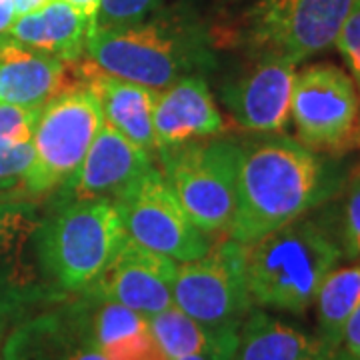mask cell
<instances>
[{"mask_svg":"<svg viewBox=\"0 0 360 360\" xmlns=\"http://www.w3.org/2000/svg\"><path fill=\"white\" fill-rule=\"evenodd\" d=\"M240 144L236 206L229 238L250 245L333 200L347 174L330 156L284 134Z\"/></svg>","mask_w":360,"mask_h":360,"instance_id":"6da1fadb","label":"cell"},{"mask_svg":"<svg viewBox=\"0 0 360 360\" xmlns=\"http://www.w3.org/2000/svg\"><path fill=\"white\" fill-rule=\"evenodd\" d=\"M84 58L110 77L153 90L168 89L182 78L202 77L214 65L206 26L180 4L160 6L132 26L94 32Z\"/></svg>","mask_w":360,"mask_h":360,"instance_id":"7a4b0ae2","label":"cell"},{"mask_svg":"<svg viewBox=\"0 0 360 360\" xmlns=\"http://www.w3.org/2000/svg\"><path fill=\"white\" fill-rule=\"evenodd\" d=\"M330 217L302 214L245 245V276L255 307L300 314L342 260Z\"/></svg>","mask_w":360,"mask_h":360,"instance_id":"3957f363","label":"cell"},{"mask_svg":"<svg viewBox=\"0 0 360 360\" xmlns=\"http://www.w3.org/2000/svg\"><path fill=\"white\" fill-rule=\"evenodd\" d=\"M127 236L110 198L52 200L39 229V257L58 295H82L98 281Z\"/></svg>","mask_w":360,"mask_h":360,"instance_id":"277c9868","label":"cell"},{"mask_svg":"<svg viewBox=\"0 0 360 360\" xmlns=\"http://www.w3.org/2000/svg\"><path fill=\"white\" fill-rule=\"evenodd\" d=\"M162 176L194 224L210 236L231 232L236 206L240 144L202 139L156 153Z\"/></svg>","mask_w":360,"mask_h":360,"instance_id":"5b68a950","label":"cell"},{"mask_svg":"<svg viewBox=\"0 0 360 360\" xmlns=\"http://www.w3.org/2000/svg\"><path fill=\"white\" fill-rule=\"evenodd\" d=\"M354 0H255L234 34L250 58L300 65L330 49Z\"/></svg>","mask_w":360,"mask_h":360,"instance_id":"8992f818","label":"cell"},{"mask_svg":"<svg viewBox=\"0 0 360 360\" xmlns=\"http://www.w3.org/2000/svg\"><path fill=\"white\" fill-rule=\"evenodd\" d=\"M103 124L94 94L77 80L40 110L32 134L34 160L26 174L30 200L51 196L77 174Z\"/></svg>","mask_w":360,"mask_h":360,"instance_id":"52a82bcc","label":"cell"},{"mask_svg":"<svg viewBox=\"0 0 360 360\" xmlns=\"http://www.w3.org/2000/svg\"><path fill=\"white\" fill-rule=\"evenodd\" d=\"M290 116L296 141L319 155H342L356 146L360 94L356 82L333 63H314L296 72Z\"/></svg>","mask_w":360,"mask_h":360,"instance_id":"ba28073f","label":"cell"},{"mask_svg":"<svg viewBox=\"0 0 360 360\" xmlns=\"http://www.w3.org/2000/svg\"><path fill=\"white\" fill-rule=\"evenodd\" d=\"M172 302L208 328H240L255 309L245 276V245L222 238L205 257L180 262Z\"/></svg>","mask_w":360,"mask_h":360,"instance_id":"9c48e42d","label":"cell"},{"mask_svg":"<svg viewBox=\"0 0 360 360\" xmlns=\"http://www.w3.org/2000/svg\"><path fill=\"white\" fill-rule=\"evenodd\" d=\"M39 200H0V340L32 307L60 298L39 257Z\"/></svg>","mask_w":360,"mask_h":360,"instance_id":"30bf717a","label":"cell"},{"mask_svg":"<svg viewBox=\"0 0 360 360\" xmlns=\"http://www.w3.org/2000/svg\"><path fill=\"white\" fill-rule=\"evenodd\" d=\"M115 202L130 238L174 262L205 257L214 245L212 236L186 214L156 167L144 172Z\"/></svg>","mask_w":360,"mask_h":360,"instance_id":"8fae6325","label":"cell"},{"mask_svg":"<svg viewBox=\"0 0 360 360\" xmlns=\"http://www.w3.org/2000/svg\"><path fill=\"white\" fill-rule=\"evenodd\" d=\"M26 316L8 333L2 360H106L90 324L89 298Z\"/></svg>","mask_w":360,"mask_h":360,"instance_id":"7c38bea8","label":"cell"},{"mask_svg":"<svg viewBox=\"0 0 360 360\" xmlns=\"http://www.w3.org/2000/svg\"><path fill=\"white\" fill-rule=\"evenodd\" d=\"M176 262L134 243L129 234L106 264L89 295L118 302L142 316H153L172 302Z\"/></svg>","mask_w":360,"mask_h":360,"instance_id":"4fadbf2b","label":"cell"},{"mask_svg":"<svg viewBox=\"0 0 360 360\" xmlns=\"http://www.w3.org/2000/svg\"><path fill=\"white\" fill-rule=\"evenodd\" d=\"M252 65L222 89L232 122L250 134H278L290 122L296 65L278 58H250Z\"/></svg>","mask_w":360,"mask_h":360,"instance_id":"5bb4252c","label":"cell"},{"mask_svg":"<svg viewBox=\"0 0 360 360\" xmlns=\"http://www.w3.org/2000/svg\"><path fill=\"white\" fill-rule=\"evenodd\" d=\"M153 167V156L104 122L77 174L51 196L52 200H116Z\"/></svg>","mask_w":360,"mask_h":360,"instance_id":"9a60e30c","label":"cell"},{"mask_svg":"<svg viewBox=\"0 0 360 360\" xmlns=\"http://www.w3.org/2000/svg\"><path fill=\"white\" fill-rule=\"evenodd\" d=\"M68 72L75 77L77 82L86 86L94 94L106 124H110L150 156H156L158 144H156L153 116H155L158 90L110 77L98 70L86 58L68 66Z\"/></svg>","mask_w":360,"mask_h":360,"instance_id":"2e32d148","label":"cell"},{"mask_svg":"<svg viewBox=\"0 0 360 360\" xmlns=\"http://www.w3.org/2000/svg\"><path fill=\"white\" fill-rule=\"evenodd\" d=\"M153 124L158 150L212 139L226 129L202 77L182 78L168 89L158 90Z\"/></svg>","mask_w":360,"mask_h":360,"instance_id":"e0dca14e","label":"cell"},{"mask_svg":"<svg viewBox=\"0 0 360 360\" xmlns=\"http://www.w3.org/2000/svg\"><path fill=\"white\" fill-rule=\"evenodd\" d=\"M68 65L0 37V104L42 110L68 86Z\"/></svg>","mask_w":360,"mask_h":360,"instance_id":"ac0fdd59","label":"cell"},{"mask_svg":"<svg viewBox=\"0 0 360 360\" xmlns=\"http://www.w3.org/2000/svg\"><path fill=\"white\" fill-rule=\"evenodd\" d=\"M92 22L66 0H49L39 11L18 16L4 37L72 66L86 56Z\"/></svg>","mask_w":360,"mask_h":360,"instance_id":"d6986e66","label":"cell"},{"mask_svg":"<svg viewBox=\"0 0 360 360\" xmlns=\"http://www.w3.org/2000/svg\"><path fill=\"white\" fill-rule=\"evenodd\" d=\"M236 360H336V352L319 336L252 309L238 330Z\"/></svg>","mask_w":360,"mask_h":360,"instance_id":"ffe728a7","label":"cell"},{"mask_svg":"<svg viewBox=\"0 0 360 360\" xmlns=\"http://www.w3.org/2000/svg\"><path fill=\"white\" fill-rule=\"evenodd\" d=\"M314 304L319 322L316 336L328 350L336 352L345 324L360 307V260L333 270L321 284Z\"/></svg>","mask_w":360,"mask_h":360,"instance_id":"44dd1931","label":"cell"},{"mask_svg":"<svg viewBox=\"0 0 360 360\" xmlns=\"http://www.w3.org/2000/svg\"><path fill=\"white\" fill-rule=\"evenodd\" d=\"M148 326L168 360L184 359L205 350L219 330L194 321L176 304H170L168 309L148 316Z\"/></svg>","mask_w":360,"mask_h":360,"instance_id":"7402d4cb","label":"cell"},{"mask_svg":"<svg viewBox=\"0 0 360 360\" xmlns=\"http://www.w3.org/2000/svg\"><path fill=\"white\" fill-rule=\"evenodd\" d=\"M340 202L328 214L342 257L360 260V167L348 174L340 186Z\"/></svg>","mask_w":360,"mask_h":360,"instance_id":"603a6c76","label":"cell"},{"mask_svg":"<svg viewBox=\"0 0 360 360\" xmlns=\"http://www.w3.org/2000/svg\"><path fill=\"white\" fill-rule=\"evenodd\" d=\"M160 6L162 0H101L94 18V32L136 25Z\"/></svg>","mask_w":360,"mask_h":360,"instance_id":"cb8c5ba5","label":"cell"},{"mask_svg":"<svg viewBox=\"0 0 360 360\" xmlns=\"http://www.w3.org/2000/svg\"><path fill=\"white\" fill-rule=\"evenodd\" d=\"M106 360H168L160 350L148 322L139 328L116 336L115 340L101 347Z\"/></svg>","mask_w":360,"mask_h":360,"instance_id":"d4e9b609","label":"cell"},{"mask_svg":"<svg viewBox=\"0 0 360 360\" xmlns=\"http://www.w3.org/2000/svg\"><path fill=\"white\" fill-rule=\"evenodd\" d=\"M40 110L0 104V150L32 141Z\"/></svg>","mask_w":360,"mask_h":360,"instance_id":"484cf974","label":"cell"},{"mask_svg":"<svg viewBox=\"0 0 360 360\" xmlns=\"http://www.w3.org/2000/svg\"><path fill=\"white\" fill-rule=\"evenodd\" d=\"M336 49L340 51L345 63H347L350 77L356 82L360 94V0L352 2V8L348 13L345 25L340 28V34L336 39ZM356 146L360 148V120L359 134H356Z\"/></svg>","mask_w":360,"mask_h":360,"instance_id":"4316f807","label":"cell"},{"mask_svg":"<svg viewBox=\"0 0 360 360\" xmlns=\"http://www.w3.org/2000/svg\"><path fill=\"white\" fill-rule=\"evenodd\" d=\"M238 330L240 328H219L205 350L179 360H236Z\"/></svg>","mask_w":360,"mask_h":360,"instance_id":"83f0119b","label":"cell"},{"mask_svg":"<svg viewBox=\"0 0 360 360\" xmlns=\"http://www.w3.org/2000/svg\"><path fill=\"white\" fill-rule=\"evenodd\" d=\"M336 360H360V307L348 319L336 350Z\"/></svg>","mask_w":360,"mask_h":360,"instance_id":"f1b7e54d","label":"cell"},{"mask_svg":"<svg viewBox=\"0 0 360 360\" xmlns=\"http://www.w3.org/2000/svg\"><path fill=\"white\" fill-rule=\"evenodd\" d=\"M14 20H16L14 0H0V37L8 32Z\"/></svg>","mask_w":360,"mask_h":360,"instance_id":"f546056e","label":"cell"},{"mask_svg":"<svg viewBox=\"0 0 360 360\" xmlns=\"http://www.w3.org/2000/svg\"><path fill=\"white\" fill-rule=\"evenodd\" d=\"M66 2H70L80 13L86 14V18L92 22V30H94V18H96V11H98V2L101 0H66Z\"/></svg>","mask_w":360,"mask_h":360,"instance_id":"4dcf8cb0","label":"cell"}]
</instances>
